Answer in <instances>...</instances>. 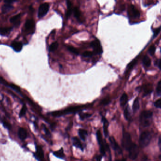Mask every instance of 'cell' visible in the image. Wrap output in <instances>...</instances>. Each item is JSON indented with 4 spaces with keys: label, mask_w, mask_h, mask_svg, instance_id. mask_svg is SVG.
I'll return each mask as SVG.
<instances>
[{
    "label": "cell",
    "mask_w": 161,
    "mask_h": 161,
    "mask_svg": "<svg viewBox=\"0 0 161 161\" xmlns=\"http://www.w3.org/2000/svg\"><path fill=\"white\" fill-rule=\"evenodd\" d=\"M82 108L83 107H82L81 106L70 107V108H68L65 109L62 111H58V112H54L51 113V115L53 116L59 117V116H61L63 115L69 114L77 113L78 112L81 110Z\"/></svg>",
    "instance_id": "6da1fadb"
},
{
    "label": "cell",
    "mask_w": 161,
    "mask_h": 161,
    "mask_svg": "<svg viewBox=\"0 0 161 161\" xmlns=\"http://www.w3.org/2000/svg\"><path fill=\"white\" fill-rule=\"evenodd\" d=\"M134 145V143L132 142V138L130 134L128 132L123 131L122 139V146L127 151H129Z\"/></svg>",
    "instance_id": "7a4b0ae2"
},
{
    "label": "cell",
    "mask_w": 161,
    "mask_h": 161,
    "mask_svg": "<svg viewBox=\"0 0 161 161\" xmlns=\"http://www.w3.org/2000/svg\"><path fill=\"white\" fill-rule=\"evenodd\" d=\"M151 139V135L148 132H144L140 135L139 139L140 146L141 147H147L149 144Z\"/></svg>",
    "instance_id": "3957f363"
},
{
    "label": "cell",
    "mask_w": 161,
    "mask_h": 161,
    "mask_svg": "<svg viewBox=\"0 0 161 161\" xmlns=\"http://www.w3.org/2000/svg\"><path fill=\"white\" fill-rule=\"evenodd\" d=\"M153 113L150 111H144L141 113L140 116V122L144 127H147L149 125L148 119L151 118Z\"/></svg>",
    "instance_id": "277c9868"
},
{
    "label": "cell",
    "mask_w": 161,
    "mask_h": 161,
    "mask_svg": "<svg viewBox=\"0 0 161 161\" xmlns=\"http://www.w3.org/2000/svg\"><path fill=\"white\" fill-rule=\"evenodd\" d=\"M90 45L93 49V52L94 54L100 55L103 53V49L101 43L98 39H96L95 40L92 41L90 44Z\"/></svg>",
    "instance_id": "5b68a950"
},
{
    "label": "cell",
    "mask_w": 161,
    "mask_h": 161,
    "mask_svg": "<svg viewBox=\"0 0 161 161\" xmlns=\"http://www.w3.org/2000/svg\"><path fill=\"white\" fill-rule=\"evenodd\" d=\"M96 137L99 146L100 153L102 156H104L106 154V145H105V143H104L103 140L102 139V137L101 132L100 130H98L97 131Z\"/></svg>",
    "instance_id": "8992f818"
},
{
    "label": "cell",
    "mask_w": 161,
    "mask_h": 161,
    "mask_svg": "<svg viewBox=\"0 0 161 161\" xmlns=\"http://www.w3.org/2000/svg\"><path fill=\"white\" fill-rule=\"evenodd\" d=\"M50 5L48 3H44L40 6L38 12V17L41 19L47 14L49 10Z\"/></svg>",
    "instance_id": "52a82bcc"
},
{
    "label": "cell",
    "mask_w": 161,
    "mask_h": 161,
    "mask_svg": "<svg viewBox=\"0 0 161 161\" xmlns=\"http://www.w3.org/2000/svg\"><path fill=\"white\" fill-rule=\"evenodd\" d=\"M25 28L26 31L29 34H33L35 31V24L33 19L27 20L25 24Z\"/></svg>",
    "instance_id": "ba28073f"
},
{
    "label": "cell",
    "mask_w": 161,
    "mask_h": 161,
    "mask_svg": "<svg viewBox=\"0 0 161 161\" xmlns=\"http://www.w3.org/2000/svg\"><path fill=\"white\" fill-rule=\"evenodd\" d=\"M109 142L110 145L113 150L118 154H121L122 153V150L119 145H118L117 142H116L115 139L113 137H110L109 138Z\"/></svg>",
    "instance_id": "9c48e42d"
},
{
    "label": "cell",
    "mask_w": 161,
    "mask_h": 161,
    "mask_svg": "<svg viewBox=\"0 0 161 161\" xmlns=\"http://www.w3.org/2000/svg\"><path fill=\"white\" fill-rule=\"evenodd\" d=\"M129 16L132 18L136 19L139 18L140 17V12L137 8L133 5H130L128 10Z\"/></svg>",
    "instance_id": "30bf717a"
},
{
    "label": "cell",
    "mask_w": 161,
    "mask_h": 161,
    "mask_svg": "<svg viewBox=\"0 0 161 161\" xmlns=\"http://www.w3.org/2000/svg\"><path fill=\"white\" fill-rule=\"evenodd\" d=\"M34 156L39 161H43L44 159V152L42 147L40 146H36V152Z\"/></svg>",
    "instance_id": "8fae6325"
},
{
    "label": "cell",
    "mask_w": 161,
    "mask_h": 161,
    "mask_svg": "<svg viewBox=\"0 0 161 161\" xmlns=\"http://www.w3.org/2000/svg\"><path fill=\"white\" fill-rule=\"evenodd\" d=\"M128 152L130 158L132 160H135L136 158L139 153L138 148L136 144H134L133 146L130 149Z\"/></svg>",
    "instance_id": "7c38bea8"
},
{
    "label": "cell",
    "mask_w": 161,
    "mask_h": 161,
    "mask_svg": "<svg viewBox=\"0 0 161 161\" xmlns=\"http://www.w3.org/2000/svg\"><path fill=\"white\" fill-rule=\"evenodd\" d=\"M11 47L16 52H19L21 51L22 49L23 48V44L21 42L13 41L11 43Z\"/></svg>",
    "instance_id": "4fadbf2b"
},
{
    "label": "cell",
    "mask_w": 161,
    "mask_h": 161,
    "mask_svg": "<svg viewBox=\"0 0 161 161\" xmlns=\"http://www.w3.org/2000/svg\"><path fill=\"white\" fill-rule=\"evenodd\" d=\"M73 145L77 148L81 149L82 151L84 150V147L81 140L77 137H73L72 138Z\"/></svg>",
    "instance_id": "5bb4252c"
},
{
    "label": "cell",
    "mask_w": 161,
    "mask_h": 161,
    "mask_svg": "<svg viewBox=\"0 0 161 161\" xmlns=\"http://www.w3.org/2000/svg\"><path fill=\"white\" fill-rule=\"evenodd\" d=\"M20 19L21 14H19L11 17L10 19V22L14 25L15 27H18L20 23Z\"/></svg>",
    "instance_id": "9a60e30c"
},
{
    "label": "cell",
    "mask_w": 161,
    "mask_h": 161,
    "mask_svg": "<svg viewBox=\"0 0 161 161\" xmlns=\"http://www.w3.org/2000/svg\"><path fill=\"white\" fill-rule=\"evenodd\" d=\"M102 122L103 123V128L104 134L105 137H107L108 135V127L109 123L106 118L104 117H102Z\"/></svg>",
    "instance_id": "2e32d148"
},
{
    "label": "cell",
    "mask_w": 161,
    "mask_h": 161,
    "mask_svg": "<svg viewBox=\"0 0 161 161\" xmlns=\"http://www.w3.org/2000/svg\"><path fill=\"white\" fill-rule=\"evenodd\" d=\"M18 135L20 140H24L27 137V130L23 128H20L18 132Z\"/></svg>",
    "instance_id": "e0dca14e"
},
{
    "label": "cell",
    "mask_w": 161,
    "mask_h": 161,
    "mask_svg": "<svg viewBox=\"0 0 161 161\" xmlns=\"http://www.w3.org/2000/svg\"><path fill=\"white\" fill-rule=\"evenodd\" d=\"M12 27H2L0 28V34L3 36H8L12 31Z\"/></svg>",
    "instance_id": "ac0fdd59"
},
{
    "label": "cell",
    "mask_w": 161,
    "mask_h": 161,
    "mask_svg": "<svg viewBox=\"0 0 161 161\" xmlns=\"http://www.w3.org/2000/svg\"><path fill=\"white\" fill-rule=\"evenodd\" d=\"M53 154L56 157L58 158L64 159L65 157V154L64 152V149L62 147L58 151L53 152Z\"/></svg>",
    "instance_id": "d6986e66"
},
{
    "label": "cell",
    "mask_w": 161,
    "mask_h": 161,
    "mask_svg": "<svg viewBox=\"0 0 161 161\" xmlns=\"http://www.w3.org/2000/svg\"><path fill=\"white\" fill-rule=\"evenodd\" d=\"M78 135H79V136L80 138V139L82 140L85 141L87 137L88 136V132L86 130L80 129L79 130H78Z\"/></svg>",
    "instance_id": "ffe728a7"
},
{
    "label": "cell",
    "mask_w": 161,
    "mask_h": 161,
    "mask_svg": "<svg viewBox=\"0 0 161 161\" xmlns=\"http://www.w3.org/2000/svg\"><path fill=\"white\" fill-rule=\"evenodd\" d=\"M128 96L127 94L126 93H123L122 95V96L121 97L120 99V106L122 107H123L124 106H125V105L127 103Z\"/></svg>",
    "instance_id": "44dd1931"
},
{
    "label": "cell",
    "mask_w": 161,
    "mask_h": 161,
    "mask_svg": "<svg viewBox=\"0 0 161 161\" xmlns=\"http://www.w3.org/2000/svg\"><path fill=\"white\" fill-rule=\"evenodd\" d=\"M13 9V7L12 5L9 4H6L3 6V7L2 8V10L3 13H7L11 11Z\"/></svg>",
    "instance_id": "7402d4cb"
},
{
    "label": "cell",
    "mask_w": 161,
    "mask_h": 161,
    "mask_svg": "<svg viewBox=\"0 0 161 161\" xmlns=\"http://www.w3.org/2000/svg\"><path fill=\"white\" fill-rule=\"evenodd\" d=\"M151 59L150 58L147 56H145L143 59V63L145 67H149L151 65Z\"/></svg>",
    "instance_id": "603a6c76"
},
{
    "label": "cell",
    "mask_w": 161,
    "mask_h": 161,
    "mask_svg": "<svg viewBox=\"0 0 161 161\" xmlns=\"http://www.w3.org/2000/svg\"><path fill=\"white\" fill-rule=\"evenodd\" d=\"M140 108V103L139 101L138 98H136L133 102V105H132V109L133 112H136Z\"/></svg>",
    "instance_id": "cb8c5ba5"
},
{
    "label": "cell",
    "mask_w": 161,
    "mask_h": 161,
    "mask_svg": "<svg viewBox=\"0 0 161 161\" xmlns=\"http://www.w3.org/2000/svg\"><path fill=\"white\" fill-rule=\"evenodd\" d=\"M152 91V87L151 85L150 84H148L146 85L144 87V95H148L150 94Z\"/></svg>",
    "instance_id": "d4e9b609"
},
{
    "label": "cell",
    "mask_w": 161,
    "mask_h": 161,
    "mask_svg": "<svg viewBox=\"0 0 161 161\" xmlns=\"http://www.w3.org/2000/svg\"><path fill=\"white\" fill-rule=\"evenodd\" d=\"M58 42L57 41L54 42L51 44V45L50 46L49 48V51L50 52H53L58 49Z\"/></svg>",
    "instance_id": "484cf974"
},
{
    "label": "cell",
    "mask_w": 161,
    "mask_h": 161,
    "mask_svg": "<svg viewBox=\"0 0 161 161\" xmlns=\"http://www.w3.org/2000/svg\"><path fill=\"white\" fill-rule=\"evenodd\" d=\"M124 116L125 117V118L127 120H129L130 117V109L128 106L126 107V108L124 111Z\"/></svg>",
    "instance_id": "4316f807"
},
{
    "label": "cell",
    "mask_w": 161,
    "mask_h": 161,
    "mask_svg": "<svg viewBox=\"0 0 161 161\" xmlns=\"http://www.w3.org/2000/svg\"><path fill=\"white\" fill-rule=\"evenodd\" d=\"M73 12L74 14V16L76 18V19H79L81 17V12L80 11L79 9L78 8L75 7L73 9Z\"/></svg>",
    "instance_id": "83f0119b"
},
{
    "label": "cell",
    "mask_w": 161,
    "mask_h": 161,
    "mask_svg": "<svg viewBox=\"0 0 161 161\" xmlns=\"http://www.w3.org/2000/svg\"><path fill=\"white\" fill-rule=\"evenodd\" d=\"M27 108L26 105H23L22 108L21 110L20 111L19 113V117L20 118H21L23 117L26 115L27 113Z\"/></svg>",
    "instance_id": "f1b7e54d"
},
{
    "label": "cell",
    "mask_w": 161,
    "mask_h": 161,
    "mask_svg": "<svg viewBox=\"0 0 161 161\" xmlns=\"http://www.w3.org/2000/svg\"><path fill=\"white\" fill-rule=\"evenodd\" d=\"M1 122L3 123V126L5 128L7 129L8 130L11 129V125L10 124V123H8L6 121H5V120H3V119H2V120L1 119Z\"/></svg>",
    "instance_id": "f546056e"
},
{
    "label": "cell",
    "mask_w": 161,
    "mask_h": 161,
    "mask_svg": "<svg viewBox=\"0 0 161 161\" xmlns=\"http://www.w3.org/2000/svg\"><path fill=\"white\" fill-rule=\"evenodd\" d=\"M91 115H92L91 114H90L88 113H81L79 114L80 118L81 120H83L84 119L91 117Z\"/></svg>",
    "instance_id": "4dcf8cb0"
},
{
    "label": "cell",
    "mask_w": 161,
    "mask_h": 161,
    "mask_svg": "<svg viewBox=\"0 0 161 161\" xmlns=\"http://www.w3.org/2000/svg\"><path fill=\"white\" fill-rule=\"evenodd\" d=\"M67 49L69 51H70V52H71L72 53H74L77 55L79 54V51H78L77 49L75 48L72 46H68Z\"/></svg>",
    "instance_id": "1f68e13d"
},
{
    "label": "cell",
    "mask_w": 161,
    "mask_h": 161,
    "mask_svg": "<svg viewBox=\"0 0 161 161\" xmlns=\"http://www.w3.org/2000/svg\"><path fill=\"white\" fill-rule=\"evenodd\" d=\"M94 55L93 51H85L82 54V56L85 58H91Z\"/></svg>",
    "instance_id": "d6a6232c"
},
{
    "label": "cell",
    "mask_w": 161,
    "mask_h": 161,
    "mask_svg": "<svg viewBox=\"0 0 161 161\" xmlns=\"http://www.w3.org/2000/svg\"><path fill=\"white\" fill-rule=\"evenodd\" d=\"M149 53L151 55H153L156 51V47L154 45H152L149 49Z\"/></svg>",
    "instance_id": "836d02e7"
},
{
    "label": "cell",
    "mask_w": 161,
    "mask_h": 161,
    "mask_svg": "<svg viewBox=\"0 0 161 161\" xmlns=\"http://www.w3.org/2000/svg\"><path fill=\"white\" fill-rule=\"evenodd\" d=\"M10 87L11 88V89H13L15 91H17V92H19L20 90L19 87L15 85L14 84H10Z\"/></svg>",
    "instance_id": "e575fe53"
},
{
    "label": "cell",
    "mask_w": 161,
    "mask_h": 161,
    "mask_svg": "<svg viewBox=\"0 0 161 161\" xmlns=\"http://www.w3.org/2000/svg\"><path fill=\"white\" fill-rule=\"evenodd\" d=\"M156 91H157V94L159 95H161V81L159 82L158 85H157V88H156Z\"/></svg>",
    "instance_id": "d590c367"
},
{
    "label": "cell",
    "mask_w": 161,
    "mask_h": 161,
    "mask_svg": "<svg viewBox=\"0 0 161 161\" xmlns=\"http://www.w3.org/2000/svg\"><path fill=\"white\" fill-rule=\"evenodd\" d=\"M43 130L45 133L46 134L48 135V136H50L51 135V133L50 132L46 126L45 125H44V124L43 125Z\"/></svg>",
    "instance_id": "8d00e7d4"
},
{
    "label": "cell",
    "mask_w": 161,
    "mask_h": 161,
    "mask_svg": "<svg viewBox=\"0 0 161 161\" xmlns=\"http://www.w3.org/2000/svg\"><path fill=\"white\" fill-rule=\"evenodd\" d=\"M154 106H156V108H161V99H159L158 100H156L155 102H154Z\"/></svg>",
    "instance_id": "74e56055"
},
{
    "label": "cell",
    "mask_w": 161,
    "mask_h": 161,
    "mask_svg": "<svg viewBox=\"0 0 161 161\" xmlns=\"http://www.w3.org/2000/svg\"><path fill=\"white\" fill-rule=\"evenodd\" d=\"M110 102V100L108 98H106V99H104L103 100H102L101 102V104L103 105H106L107 104H108Z\"/></svg>",
    "instance_id": "f35d334b"
},
{
    "label": "cell",
    "mask_w": 161,
    "mask_h": 161,
    "mask_svg": "<svg viewBox=\"0 0 161 161\" xmlns=\"http://www.w3.org/2000/svg\"><path fill=\"white\" fill-rule=\"evenodd\" d=\"M161 27L158 28H156L154 29V37H156L159 33H160V32L161 31Z\"/></svg>",
    "instance_id": "ab89813d"
},
{
    "label": "cell",
    "mask_w": 161,
    "mask_h": 161,
    "mask_svg": "<svg viewBox=\"0 0 161 161\" xmlns=\"http://www.w3.org/2000/svg\"><path fill=\"white\" fill-rule=\"evenodd\" d=\"M16 0H4V3L6 4H10L11 3L15 2Z\"/></svg>",
    "instance_id": "60d3db41"
},
{
    "label": "cell",
    "mask_w": 161,
    "mask_h": 161,
    "mask_svg": "<svg viewBox=\"0 0 161 161\" xmlns=\"http://www.w3.org/2000/svg\"><path fill=\"white\" fill-rule=\"evenodd\" d=\"M102 158V156L98 155L96 156V161H101Z\"/></svg>",
    "instance_id": "b9f144b4"
},
{
    "label": "cell",
    "mask_w": 161,
    "mask_h": 161,
    "mask_svg": "<svg viewBox=\"0 0 161 161\" xmlns=\"http://www.w3.org/2000/svg\"><path fill=\"white\" fill-rule=\"evenodd\" d=\"M158 67H159V68L161 70V59L160 60H159L158 62Z\"/></svg>",
    "instance_id": "7bdbcfd3"
},
{
    "label": "cell",
    "mask_w": 161,
    "mask_h": 161,
    "mask_svg": "<svg viewBox=\"0 0 161 161\" xmlns=\"http://www.w3.org/2000/svg\"><path fill=\"white\" fill-rule=\"evenodd\" d=\"M3 95V94L0 93V96H1V95ZM3 96H0V102H1V101H3Z\"/></svg>",
    "instance_id": "ee69618b"
},
{
    "label": "cell",
    "mask_w": 161,
    "mask_h": 161,
    "mask_svg": "<svg viewBox=\"0 0 161 161\" xmlns=\"http://www.w3.org/2000/svg\"><path fill=\"white\" fill-rule=\"evenodd\" d=\"M116 161H126V160L124 159H121V160H117Z\"/></svg>",
    "instance_id": "f6af8a7d"
}]
</instances>
